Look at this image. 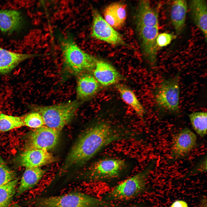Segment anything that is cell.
Masks as SVG:
<instances>
[{
  "mask_svg": "<svg viewBox=\"0 0 207 207\" xmlns=\"http://www.w3.org/2000/svg\"><path fill=\"white\" fill-rule=\"evenodd\" d=\"M92 36L113 45L124 44L121 35L110 26L97 10L93 11Z\"/></svg>",
  "mask_w": 207,
  "mask_h": 207,
  "instance_id": "9c48e42d",
  "label": "cell"
},
{
  "mask_svg": "<svg viewBox=\"0 0 207 207\" xmlns=\"http://www.w3.org/2000/svg\"><path fill=\"white\" fill-rule=\"evenodd\" d=\"M137 29L144 55L150 62L154 65L157 58L158 26H137Z\"/></svg>",
  "mask_w": 207,
  "mask_h": 207,
  "instance_id": "8fae6325",
  "label": "cell"
},
{
  "mask_svg": "<svg viewBox=\"0 0 207 207\" xmlns=\"http://www.w3.org/2000/svg\"><path fill=\"white\" fill-rule=\"evenodd\" d=\"M207 171V157H204L189 173L187 175H192Z\"/></svg>",
  "mask_w": 207,
  "mask_h": 207,
  "instance_id": "f1b7e54d",
  "label": "cell"
},
{
  "mask_svg": "<svg viewBox=\"0 0 207 207\" xmlns=\"http://www.w3.org/2000/svg\"><path fill=\"white\" fill-rule=\"evenodd\" d=\"M82 103L76 100L35 108L41 115L46 126L60 131L70 120Z\"/></svg>",
  "mask_w": 207,
  "mask_h": 207,
  "instance_id": "5b68a950",
  "label": "cell"
},
{
  "mask_svg": "<svg viewBox=\"0 0 207 207\" xmlns=\"http://www.w3.org/2000/svg\"><path fill=\"white\" fill-rule=\"evenodd\" d=\"M31 202L37 207H104L107 205L102 200L79 192L37 198Z\"/></svg>",
  "mask_w": 207,
  "mask_h": 207,
  "instance_id": "277c9868",
  "label": "cell"
},
{
  "mask_svg": "<svg viewBox=\"0 0 207 207\" xmlns=\"http://www.w3.org/2000/svg\"><path fill=\"white\" fill-rule=\"evenodd\" d=\"M18 179L0 186V207H9L16 193Z\"/></svg>",
  "mask_w": 207,
  "mask_h": 207,
  "instance_id": "cb8c5ba5",
  "label": "cell"
},
{
  "mask_svg": "<svg viewBox=\"0 0 207 207\" xmlns=\"http://www.w3.org/2000/svg\"><path fill=\"white\" fill-rule=\"evenodd\" d=\"M60 131L43 126L28 134L26 150L39 149L48 151L55 147L58 142Z\"/></svg>",
  "mask_w": 207,
  "mask_h": 207,
  "instance_id": "ba28073f",
  "label": "cell"
},
{
  "mask_svg": "<svg viewBox=\"0 0 207 207\" xmlns=\"http://www.w3.org/2000/svg\"><path fill=\"white\" fill-rule=\"evenodd\" d=\"M18 159L20 165L26 168L39 167L53 162L55 158L48 151L34 149L26 150Z\"/></svg>",
  "mask_w": 207,
  "mask_h": 207,
  "instance_id": "7c38bea8",
  "label": "cell"
},
{
  "mask_svg": "<svg viewBox=\"0 0 207 207\" xmlns=\"http://www.w3.org/2000/svg\"><path fill=\"white\" fill-rule=\"evenodd\" d=\"M126 167L125 161L121 159L111 158L101 159L90 167L89 178L99 181L114 179L118 177Z\"/></svg>",
  "mask_w": 207,
  "mask_h": 207,
  "instance_id": "52a82bcc",
  "label": "cell"
},
{
  "mask_svg": "<svg viewBox=\"0 0 207 207\" xmlns=\"http://www.w3.org/2000/svg\"><path fill=\"white\" fill-rule=\"evenodd\" d=\"M196 135L185 127L175 136L171 147L170 156L174 160L186 156L194 148L197 142Z\"/></svg>",
  "mask_w": 207,
  "mask_h": 207,
  "instance_id": "30bf717a",
  "label": "cell"
},
{
  "mask_svg": "<svg viewBox=\"0 0 207 207\" xmlns=\"http://www.w3.org/2000/svg\"><path fill=\"white\" fill-rule=\"evenodd\" d=\"M205 207H207V206H206H206H205Z\"/></svg>",
  "mask_w": 207,
  "mask_h": 207,
  "instance_id": "836d02e7",
  "label": "cell"
},
{
  "mask_svg": "<svg viewBox=\"0 0 207 207\" xmlns=\"http://www.w3.org/2000/svg\"><path fill=\"white\" fill-rule=\"evenodd\" d=\"M129 134L106 122H99L87 129L72 146L65 166L83 164L104 147L111 143L129 138Z\"/></svg>",
  "mask_w": 207,
  "mask_h": 207,
  "instance_id": "6da1fadb",
  "label": "cell"
},
{
  "mask_svg": "<svg viewBox=\"0 0 207 207\" xmlns=\"http://www.w3.org/2000/svg\"><path fill=\"white\" fill-rule=\"evenodd\" d=\"M156 162L155 160L151 161L143 170L116 185L108 193L107 199L112 200H128L140 194L145 189L147 178Z\"/></svg>",
  "mask_w": 207,
  "mask_h": 207,
  "instance_id": "3957f363",
  "label": "cell"
},
{
  "mask_svg": "<svg viewBox=\"0 0 207 207\" xmlns=\"http://www.w3.org/2000/svg\"><path fill=\"white\" fill-rule=\"evenodd\" d=\"M60 46L63 67L67 72L76 74L95 68V58L82 50L71 38L62 39Z\"/></svg>",
  "mask_w": 207,
  "mask_h": 207,
  "instance_id": "7a4b0ae2",
  "label": "cell"
},
{
  "mask_svg": "<svg viewBox=\"0 0 207 207\" xmlns=\"http://www.w3.org/2000/svg\"><path fill=\"white\" fill-rule=\"evenodd\" d=\"M192 127L196 133L203 137L207 133V114L206 112H193L189 115Z\"/></svg>",
  "mask_w": 207,
  "mask_h": 207,
  "instance_id": "603a6c76",
  "label": "cell"
},
{
  "mask_svg": "<svg viewBox=\"0 0 207 207\" xmlns=\"http://www.w3.org/2000/svg\"><path fill=\"white\" fill-rule=\"evenodd\" d=\"M37 56L11 51L0 47V74L10 72L21 62Z\"/></svg>",
  "mask_w": 207,
  "mask_h": 207,
  "instance_id": "9a60e30c",
  "label": "cell"
},
{
  "mask_svg": "<svg viewBox=\"0 0 207 207\" xmlns=\"http://www.w3.org/2000/svg\"><path fill=\"white\" fill-rule=\"evenodd\" d=\"M103 14L105 20L112 28L120 27L126 20V5L119 2L111 3L105 8Z\"/></svg>",
  "mask_w": 207,
  "mask_h": 207,
  "instance_id": "ac0fdd59",
  "label": "cell"
},
{
  "mask_svg": "<svg viewBox=\"0 0 207 207\" xmlns=\"http://www.w3.org/2000/svg\"><path fill=\"white\" fill-rule=\"evenodd\" d=\"M187 5L186 0H174L170 12V18L176 33L179 34L185 26Z\"/></svg>",
  "mask_w": 207,
  "mask_h": 207,
  "instance_id": "ffe728a7",
  "label": "cell"
},
{
  "mask_svg": "<svg viewBox=\"0 0 207 207\" xmlns=\"http://www.w3.org/2000/svg\"><path fill=\"white\" fill-rule=\"evenodd\" d=\"M15 176V173L9 168L0 155V186L14 180Z\"/></svg>",
  "mask_w": 207,
  "mask_h": 207,
  "instance_id": "484cf974",
  "label": "cell"
},
{
  "mask_svg": "<svg viewBox=\"0 0 207 207\" xmlns=\"http://www.w3.org/2000/svg\"><path fill=\"white\" fill-rule=\"evenodd\" d=\"M170 207H188L187 203L182 200H177L174 202Z\"/></svg>",
  "mask_w": 207,
  "mask_h": 207,
  "instance_id": "f546056e",
  "label": "cell"
},
{
  "mask_svg": "<svg viewBox=\"0 0 207 207\" xmlns=\"http://www.w3.org/2000/svg\"><path fill=\"white\" fill-rule=\"evenodd\" d=\"M41 0L42 1H45V0Z\"/></svg>",
  "mask_w": 207,
  "mask_h": 207,
  "instance_id": "d6a6232c",
  "label": "cell"
},
{
  "mask_svg": "<svg viewBox=\"0 0 207 207\" xmlns=\"http://www.w3.org/2000/svg\"><path fill=\"white\" fill-rule=\"evenodd\" d=\"M45 172L44 170L40 167L26 168L17 189L16 195H20L36 185Z\"/></svg>",
  "mask_w": 207,
  "mask_h": 207,
  "instance_id": "44dd1931",
  "label": "cell"
},
{
  "mask_svg": "<svg viewBox=\"0 0 207 207\" xmlns=\"http://www.w3.org/2000/svg\"><path fill=\"white\" fill-rule=\"evenodd\" d=\"M25 126L34 128L40 127L44 124L41 115L38 112H32L26 115L24 120Z\"/></svg>",
  "mask_w": 207,
  "mask_h": 207,
  "instance_id": "4316f807",
  "label": "cell"
},
{
  "mask_svg": "<svg viewBox=\"0 0 207 207\" xmlns=\"http://www.w3.org/2000/svg\"><path fill=\"white\" fill-rule=\"evenodd\" d=\"M169 1H170L171 0H168Z\"/></svg>",
  "mask_w": 207,
  "mask_h": 207,
  "instance_id": "e575fe53",
  "label": "cell"
},
{
  "mask_svg": "<svg viewBox=\"0 0 207 207\" xmlns=\"http://www.w3.org/2000/svg\"><path fill=\"white\" fill-rule=\"evenodd\" d=\"M176 36L171 33L163 32L158 35L156 40L157 46L162 47L169 45Z\"/></svg>",
  "mask_w": 207,
  "mask_h": 207,
  "instance_id": "83f0119b",
  "label": "cell"
},
{
  "mask_svg": "<svg viewBox=\"0 0 207 207\" xmlns=\"http://www.w3.org/2000/svg\"><path fill=\"white\" fill-rule=\"evenodd\" d=\"M25 126L20 117L0 114V132H4Z\"/></svg>",
  "mask_w": 207,
  "mask_h": 207,
  "instance_id": "d4e9b609",
  "label": "cell"
},
{
  "mask_svg": "<svg viewBox=\"0 0 207 207\" xmlns=\"http://www.w3.org/2000/svg\"><path fill=\"white\" fill-rule=\"evenodd\" d=\"M179 74L165 79L157 87L154 93L156 103L159 108L175 114L179 112Z\"/></svg>",
  "mask_w": 207,
  "mask_h": 207,
  "instance_id": "8992f818",
  "label": "cell"
},
{
  "mask_svg": "<svg viewBox=\"0 0 207 207\" xmlns=\"http://www.w3.org/2000/svg\"><path fill=\"white\" fill-rule=\"evenodd\" d=\"M158 14L151 6L149 0H140L137 10V26H158Z\"/></svg>",
  "mask_w": 207,
  "mask_h": 207,
  "instance_id": "2e32d148",
  "label": "cell"
},
{
  "mask_svg": "<svg viewBox=\"0 0 207 207\" xmlns=\"http://www.w3.org/2000/svg\"><path fill=\"white\" fill-rule=\"evenodd\" d=\"M11 207H22L21 206H20L17 204H14L13 205H12V206H11Z\"/></svg>",
  "mask_w": 207,
  "mask_h": 207,
  "instance_id": "4dcf8cb0",
  "label": "cell"
},
{
  "mask_svg": "<svg viewBox=\"0 0 207 207\" xmlns=\"http://www.w3.org/2000/svg\"><path fill=\"white\" fill-rule=\"evenodd\" d=\"M116 87L123 101L143 119L145 110L133 91L126 85L122 84H116Z\"/></svg>",
  "mask_w": 207,
  "mask_h": 207,
  "instance_id": "7402d4cb",
  "label": "cell"
},
{
  "mask_svg": "<svg viewBox=\"0 0 207 207\" xmlns=\"http://www.w3.org/2000/svg\"><path fill=\"white\" fill-rule=\"evenodd\" d=\"M130 207H138L137 206H132Z\"/></svg>",
  "mask_w": 207,
  "mask_h": 207,
  "instance_id": "1f68e13d",
  "label": "cell"
},
{
  "mask_svg": "<svg viewBox=\"0 0 207 207\" xmlns=\"http://www.w3.org/2000/svg\"><path fill=\"white\" fill-rule=\"evenodd\" d=\"M94 74L98 83L105 87L117 83L122 78V76L113 66L103 61H97Z\"/></svg>",
  "mask_w": 207,
  "mask_h": 207,
  "instance_id": "5bb4252c",
  "label": "cell"
},
{
  "mask_svg": "<svg viewBox=\"0 0 207 207\" xmlns=\"http://www.w3.org/2000/svg\"><path fill=\"white\" fill-rule=\"evenodd\" d=\"M99 87V83L94 76L87 74L81 75L78 79L77 86L78 99L87 100L97 93Z\"/></svg>",
  "mask_w": 207,
  "mask_h": 207,
  "instance_id": "d6986e66",
  "label": "cell"
},
{
  "mask_svg": "<svg viewBox=\"0 0 207 207\" xmlns=\"http://www.w3.org/2000/svg\"><path fill=\"white\" fill-rule=\"evenodd\" d=\"M24 20L21 13L14 10L0 9V30L3 33L10 34L20 30Z\"/></svg>",
  "mask_w": 207,
  "mask_h": 207,
  "instance_id": "4fadbf2b",
  "label": "cell"
},
{
  "mask_svg": "<svg viewBox=\"0 0 207 207\" xmlns=\"http://www.w3.org/2000/svg\"><path fill=\"white\" fill-rule=\"evenodd\" d=\"M191 18L207 40V9L205 0H189Z\"/></svg>",
  "mask_w": 207,
  "mask_h": 207,
  "instance_id": "e0dca14e",
  "label": "cell"
}]
</instances>
